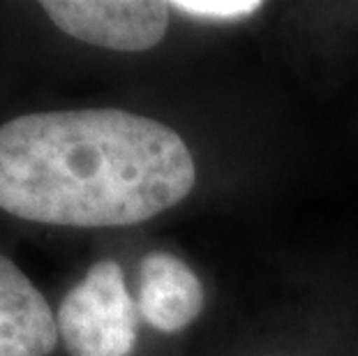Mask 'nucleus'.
Returning <instances> with one entry per match:
<instances>
[{
	"label": "nucleus",
	"mask_w": 358,
	"mask_h": 356,
	"mask_svg": "<svg viewBox=\"0 0 358 356\" xmlns=\"http://www.w3.org/2000/svg\"><path fill=\"white\" fill-rule=\"evenodd\" d=\"M58 333L70 356H129L139 333V308L120 264L104 259L88 269L58 308Z\"/></svg>",
	"instance_id": "f03ea898"
},
{
	"label": "nucleus",
	"mask_w": 358,
	"mask_h": 356,
	"mask_svg": "<svg viewBox=\"0 0 358 356\" xmlns=\"http://www.w3.org/2000/svg\"><path fill=\"white\" fill-rule=\"evenodd\" d=\"M194 180L180 134L139 113L44 111L0 125V208L28 222L139 225L180 204Z\"/></svg>",
	"instance_id": "f257e3e1"
},
{
	"label": "nucleus",
	"mask_w": 358,
	"mask_h": 356,
	"mask_svg": "<svg viewBox=\"0 0 358 356\" xmlns=\"http://www.w3.org/2000/svg\"><path fill=\"white\" fill-rule=\"evenodd\" d=\"M42 10L74 40L127 54L162 42L171 17L159 0H44Z\"/></svg>",
	"instance_id": "7ed1b4c3"
},
{
	"label": "nucleus",
	"mask_w": 358,
	"mask_h": 356,
	"mask_svg": "<svg viewBox=\"0 0 358 356\" xmlns=\"http://www.w3.org/2000/svg\"><path fill=\"white\" fill-rule=\"evenodd\" d=\"M206 292L199 276L171 252H148L139 264L136 308L162 333L187 329L201 315Z\"/></svg>",
	"instance_id": "20e7f679"
},
{
	"label": "nucleus",
	"mask_w": 358,
	"mask_h": 356,
	"mask_svg": "<svg viewBox=\"0 0 358 356\" xmlns=\"http://www.w3.org/2000/svg\"><path fill=\"white\" fill-rule=\"evenodd\" d=\"M171 10H178L196 19L236 21L262 10V3H257V0H176V3H171Z\"/></svg>",
	"instance_id": "423d86ee"
},
{
	"label": "nucleus",
	"mask_w": 358,
	"mask_h": 356,
	"mask_svg": "<svg viewBox=\"0 0 358 356\" xmlns=\"http://www.w3.org/2000/svg\"><path fill=\"white\" fill-rule=\"evenodd\" d=\"M58 340V320L47 299L0 255V356H49Z\"/></svg>",
	"instance_id": "39448f33"
}]
</instances>
